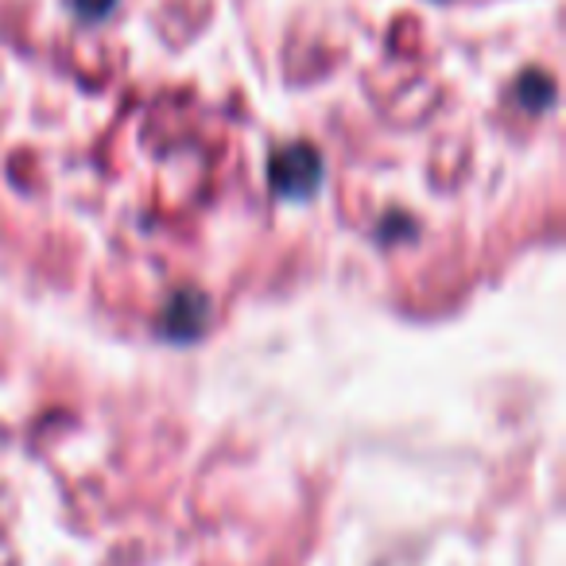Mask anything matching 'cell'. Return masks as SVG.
I'll list each match as a JSON object with an SVG mask.
<instances>
[{"label":"cell","mask_w":566,"mask_h":566,"mask_svg":"<svg viewBox=\"0 0 566 566\" xmlns=\"http://www.w3.org/2000/svg\"><path fill=\"white\" fill-rule=\"evenodd\" d=\"M323 179V159L311 144H292L272 159V187L283 198H311Z\"/></svg>","instance_id":"6da1fadb"},{"label":"cell","mask_w":566,"mask_h":566,"mask_svg":"<svg viewBox=\"0 0 566 566\" xmlns=\"http://www.w3.org/2000/svg\"><path fill=\"white\" fill-rule=\"evenodd\" d=\"M206 326V300L195 292H179L164 311V334L175 342H190Z\"/></svg>","instance_id":"7a4b0ae2"},{"label":"cell","mask_w":566,"mask_h":566,"mask_svg":"<svg viewBox=\"0 0 566 566\" xmlns=\"http://www.w3.org/2000/svg\"><path fill=\"white\" fill-rule=\"evenodd\" d=\"M113 4H117V0H74V12H78L82 20H102L113 12Z\"/></svg>","instance_id":"3957f363"}]
</instances>
